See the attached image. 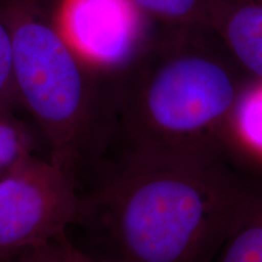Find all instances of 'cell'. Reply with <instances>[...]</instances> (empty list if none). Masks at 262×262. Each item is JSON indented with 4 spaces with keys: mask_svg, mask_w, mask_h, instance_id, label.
Returning a JSON list of instances; mask_svg holds the SVG:
<instances>
[{
    "mask_svg": "<svg viewBox=\"0 0 262 262\" xmlns=\"http://www.w3.org/2000/svg\"><path fill=\"white\" fill-rule=\"evenodd\" d=\"M209 29L249 78L262 81V0H212Z\"/></svg>",
    "mask_w": 262,
    "mask_h": 262,
    "instance_id": "cell-6",
    "label": "cell"
},
{
    "mask_svg": "<svg viewBox=\"0 0 262 262\" xmlns=\"http://www.w3.org/2000/svg\"><path fill=\"white\" fill-rule=\"evenodd\" d=\"M14 48L18 106L33 118L50 158L74 169L100 156L116 137L117 77H106L78 56L38 0H0Z\"/></svg>",
    "mask_w": 262,
    "mask_h": 262,
    "instance_id": "cell-3",
    "label": "cell"
},
{
    "mask_svg": "<svg viewBox=\"0 0 262 262\" xmlns=\"http://www.w3.org/2000/svg\"><path fill=\"white\" fill-rule=\"evenodd\" d=\"M134 5L160 28H208L212 0H131Z\"/></svg>",
    "mask_w": 262,
    "mask_h": 262,
    "instance_id": "cell-8",
    "label": "cell"
},
{
    "mask_svg": "<svg viewBox=\"0 0 262 262\" xmlns=\"http://www.w3.org/2000/svg\"><path fill=\"white\" fill-rule=\"evenodd\" d=\"M35 137L14 110L0 108V178L34 155Z\"/></svg>",
    "mask_w": 262,
    "mask_h": 262,
    "instance_id": "cell-10",
    "label": "cell"
},
{
    "mask_svg": "<svg viewBox=\"0 0 262 262\" xmlns=\"http://www.w3.org/2000/svg\"><path fill=\"white\" fill-rule=\"evenodd\" d=\"M18 107L14 81V48L9 24L0 4V108Z\"/></svg>",
    "mask_w": 262,
    "mask_h": 262,
    "instance_id": "cell-11",
    "label": "cell"
},
{
    "mask_svg": "<svg viewBox=\"0 0 262 262\" xmlns=\"http://www.w3.org/2000/svg\"><path fill=\"white\" fill-rule=\"evenodd\" d=\"M80 262H119L117 260H114L113 257L110 256H91V255H88L81 251V256H80Z\"/></svg>",
    "mask_w": 262,
    "mask_h": 262,
    "instance_id": "cell-13",
    "label": "cell"
},
{
    "mask_svg": "<svg viewBox=\"0 0 262 262\" xmlns=\"http://www.w3.org/2000/svg\"><path fill=\"white\" fill-rule=\"evenodd\" d=\"M81 251L62 234L29 249L10 262H80Z\"/></svg>",
    "mask_w": 262,
    "mask_h": 262,
    "instance_id": "cell-12",
    "label": "cell"
},
{
    "mask_svg": "<svg viewBox=\"0 0 262 262\" xmlns=\"http://www.w3.org/2000/svg\"><path fill=\"white\" fill-rule=\"evenodd\" d=\"M74 172L33 155L0 178V262L51 241L83 216Z\"/></svg>",
    "mask_w": 262,
    "mask_h": 262,
    "instance_id": "cell-4",
    "label": "cell"
},
{
    "mask_svg": "<svg viewBox=\"0 0 262 262\" xmlns=\"http://www.w3.org/2000/svg\"><path fill=\"white\" fill-rule=\"evenodd\" d=\"M253 80L208 28H160L118 75L120 150L173 158L235 156L231 122Z\"/></svg>",
    "mask_w": 262,
    "mask_h": 262,
    "instance_id": "cell-2",
    "label": "cell"
},
{
    "mask_svg": "<svg viewBox=\"0 0 262 262\" xmlns=\"http://www.w3.org/2000/svg\"><path fill=\"white\" fill-rule=\"evenodd\" d=\"M214 262H262V189Z\"/></svg>",
    "mask_w": 262,
    "mask_h": 262,
    "instance_id": "cell-9",
    "label": "cell"
},
{
    "mask_svg": "<svg viewBox=\"0 0 262 262\" xmlns=\"http://www.w3.org/2000/svg\"><path fill=\"white\" fill-rule=\"evenodd\" d=\"M51 19L85 63L118 77L152 38V22L131 0H56Z\"/></svg>",
    "mask_w": 262,
    "mask_h": 262,
    "instance_id": "cell-5",
    "label": "cell"
},
{
    "mask_svg": "<svg viewBox=\"0 0 262 262\" xmlns=\"http://www.w3.org/2000/svg\"><path fill=\"white\" fill-rule=\"evenodd\" d=\"M231 146L242 162L262 172V81L251 80L235 107Z\"/></svg>",
    "mask_w": 262,
    "mask_h": 262,
    "instance_id": "cell-7",
    "label": "cell"
},
{
    "mask_svg": "<svg viewBox=\"0 0 262 262\" xmlns=\"http://www.w3.org/2000/svg\"><path fill=\"white\" fill-rule=\"evenodd\" d=\"M262 189L237 157L118 153L84 199L83 216L119 262H214Z\"/></svg>",
    "mask_w": 262,
    "mask_h": 262,
    "instance_id": "cell-1",
    "label": "cell"
}]
</instances>
